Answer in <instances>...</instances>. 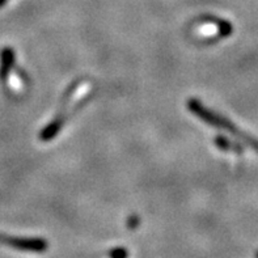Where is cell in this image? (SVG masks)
Masks as SVG:
<instances>
[{
    "mask_svg": "<svg viewBox=\"0 0 258 258\" xmlns=\"http://www.w3.org/2000/svg\"><path fill=\"white\" fill-rule=\"evenodd\" d=\"M187 108L190 109V111H191V113H194L197 117L201 118V119L206 122V123L211 124V126H215V127H218V128H224V130L229 131V133H231L232 135H235V137H240L242 141H245L246 143L250 144V146H252L255 151H258L257 139H254L253 137H249V135L244 134L241 130L236 128L235 124L231 123L228 119H226V118L222 117V115H219V114H215V113H213L211 110H209V109L205 108V106H203V105L198 101V100H190L189 104H187Z\"/></svg>",
    "mask_w": 258,
    "mask_h": 258,
    "instance_id": "obj_1",
    "label": "cell"
},
{
    "mask_svg": "<svg viewBox=\"0 0 258 258\" xmlns=\"http://www.w3.org/2000/svg\"><path fill=\"white\" fill-rule=\"evenodd\" d=\"M0 242L23 252L43 253L49 248L47 241L39 237H15V236L0 235Z\"/></svg>",
    "mask_w": 258,
    "mask_h": 258,
    "instance_id": "obj_2",
    "label": "cell"
},
{
    "mask_svg": "<svg viewBox=\"0 0 258 258\" xmlns=\"http://www.w3.org/2000/svg\"><path fill=\"white\" fill-rule=\"evenodd\" d=\"M15 64V51L11 47H4L0 52V80L6 82Z\"/></svg>",
    "mask_w": 258,
    "mask_h": 258,
    "instance_id": "obj_3",
    "label": "cell"
},
{
    "mask_svg": "<svg viewBox=\"0 0 258 258\" xmlns=\"http://www.w3.org/2000/svg\"><path fill=\"white\" fill-rule=\"evenodd\" d=\"M215 143L219 146L220 148H223V150H235L236 152H241V148H239L237 146H235V144L232 143V142H229L228 139H224L223 137H218L215 139Z\"/></svg>",
    "mask_w": 258,
    "mask_h": 258,
    "instance_id": "obj_4",
    "label": "cell"
},
{
    "mask_svg": "<svg viewBox=\"0 0 258 258\" xmlns=\"http://www.w3.org/2000/svg\"><path fill=\"white\" fill-rule=\"evenodd\" d=\"M108 255L109 258H128V250L126 248L118 246V248L110 249Z\"/></svg>",
    "mask_w": 258,
    "mask_h": 258,
    "instance_id": "obj_5",
    "label": "cell"
},
{
    "mask_svg": "<svg viewBox=\"0 0 258 258\" xmlns=\"http://www.w3.org/2000/svg\"><path fill=\"white\" fill-rule=\"evenodd\" d=\"M128 227L130 228H135V227H138V224H139V219H138L137 216H133V218H130V220H128Z\"/></svg>",
    "mask_w": 258,
    "mask_h": 258,
    "instance_id": "obj_6",
    "label": "cell"
},
{
    "mask_svg": "<svg viewBox=\"0 0 258 258\" xmlns=\"http://www.w3.org/2000/svg\"><path fill=\"white\" fill-rule=\"evenodd\" d=\"M7 2H8V0H0V8H2V7H3Z\"/></svg>",
    "mask_w": 258,
    "mask_h": 258,
    "instance_id": "obj_7",
    "label": "cell"
},
{
    "mask_svg": "<svg viewBox=\"0 0 258 258\" xmlns=\"http://www.w3.org/2000/svg\"><path fill=\"white\" fill-rule=\"evenodd\" d=\"M255 258H258V250H257V253H255Z\"/></svg>",
    "mask_w": 258,
    "mask_h": 258,
    "instance_id": "obj_8",
    "label": "cell"
}]
</instances>
